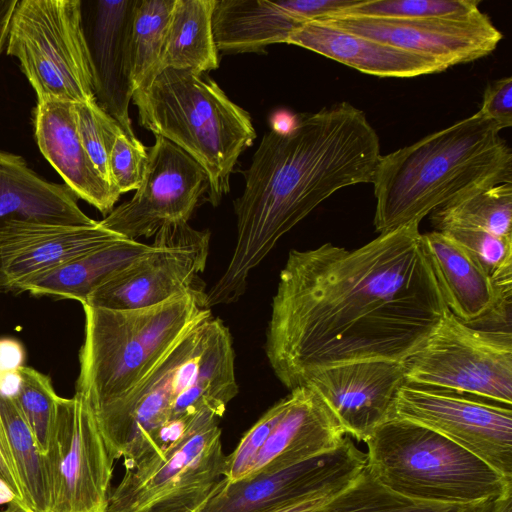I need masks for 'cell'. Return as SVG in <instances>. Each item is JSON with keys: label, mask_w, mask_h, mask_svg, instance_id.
Here are the masks:
<instances>
[{"label": "cell", "mask_w": 512, "mask_h": 512, "mask_svg": "<svg viewBox=\"0 0 512 512\" xmlns=\"http://www.w3.org/2000/svg\"><path fill=\"white\" fill-rule=\"evenodd\" d=\"M447 308L419 224L349 250H291L272 301L265 351L291 390L314 371L366 360L405 363Z\"/></svg>", "instance_id": "cell-1"}, {"label": "cell", "mask_w": 512, "mask_h": 512, "mask_svg": "<svg viewBox=\"0 0 512 512\" xmlns=\"http://www.w3.org/2000/svg\"><path fill=\"white\" fill-rule=\"evenodd\" d=\"M380 156L376 130L345 101L300 115L287 132L265 133L233 202L235 248L207 293L208 307L237 301L250 272L320 203L347 186L372 183Z\"/></svg>", "instance_id": "cell-2"}, {"label": "cell", "mask_w": 512, "mask_h": 512, "mask_svg": "<svg viewBox=\"0 0 512 512\" xmlns=\"http://www.w3.org/2000/svg\"><path fill=\"white\" fill-rule=\"evenodd\" d=\"M229 329L209 315L188 329L128 395L94 412L114 460L131 469L160 449L163 431L218 422L237 395Z\"/></svg>", "instance_id": "cell-3"}, {"label": "cell", "mask_w": 512, "mask_h": 512, "mask_svg": "<svg viewBox=\"0 0 512 512\" xmlns=\"http://www.w3.org/2000/svg\"><path fill=\"white\" fill-rule=\"evenodd\" d=\"M512 182V152L480 111L419 141L381 155L373 178L374 226L411 223L477 187Z\"/></svg>", "instance_id": "cell-4"}, {"label": "cell", "mask_w": 512, "mask_h": 512, "mask_svg": "<svg viewBox=\"0 0 512 512\" xmlns=\"http://www.w3.org/2000/svg\"><path fill=\"white\" fill-rule=\"evenodd\" d=\"M139 124L196 161L208 179V201L217 206L230 191L241 153L256 139L250 114L210 77L165 69L135 91Z\"/></svg>", "instance_id": "cell-5"}, {"label": "cell", "mask_w": 512, "mask_h": 512, "mask_svg": "<svg viewBox=\"0 0 512 512\" xmlns=\"http://www.w3.org/2000/svg\"><path fill=\"white\" fill-rule=\"evenodd\" d=\"M83 310L85 333L76 392L93 411L133 391L188 329L212 314L203 289L149 308L83 305Z\"/></svg>", "instance_id": "cell-6"}, {"label": "cell", "mask_w": 512, "mask_h": 512, "mask_svg": "<svg viewBox=\"0 0 512 512\" xmlns=\"http://www.w3.org/2000/svg\"><path fill=\"white\" fill-rule=\"evenodd\" d=\"M365 444L368 473L409 499L476 505L512 491V479L446 437L409 421L385 420Z\"/></svg>", "instance_id": "cell-7"}, {"label": "cell", "mask_w": 512, "mask_h": 512, "mask_svg": "<svg viewBox=\"0 0 512 512\" xmlns=\"http://www.w3.org/2000/svg\"><path fill=\"white\" fill-rule=\"evenodd\" d=\"M7 54L18 59L37 102L95 99L81 0L18 1L10 23Z\"/></svg>", "instance_id": "cell-8"}, {"label": "cell", "mask_w": 512, "mask_h": 512, "mask_svg": "<svg viewBox=\"0 0 512 512\" xmlns=\"http://www.w3.org/2000/svg\"><path fill=\"white\" fill-rule=\"evenodd\" d=\"M405 383L512 405V335L471 326L448 308L405 362Z\"/></svg>", "instance_id": "cell-9"}, {"label": "cell", "mask_w": 512, "mask_h": 512, "mask_svg": "<svg viewBox=\"0 0 512 512\" xmlns=\"http://www.w3.org/2000/svg\"><path fill=\"white\" fill-rule=\"evenodd\" d=\"M221 436L218 422L212 423L125 469L106 512H193L223 477Z\"/></svg>", "instance_id": "cell-10"}, {"label": "cell", "mask_w": 512, "mask_h": 512, "mask_svg": "<svg viewBox=\"0 0 512 512\" xmlns=\"http://www.w3.org/2000/svg\"><path fill=\"white\" fill-rule=\"evenodd\" d=\"M44 456L51 487L50 512H106L115 460L90 404L80 393L59 397Z\"/></svg>", "instance_id": "cell-11"}, {"label": "cell", "mask_w": 512, "mask_h": 512, "mask_svg": "<svg viewBox=\"0 0 512 512\" xmlns=\"http://www.w3.org/2000/svg\"><path fill=\"white\" fill-rule=\"evenodd\" d=\"M428 428L512 479V410L488 399L456 391L404 383L387 419Z\"/></svg>", "instance_id": "cell-12"}, {"label": "cell", "mask_w": 512, "mask_h": 512, "mask_svg": "<svg viewBox=\"0 0 512 512\" xmlns=\"http://www.w3.org/2000/svg\"><path fill=\"white\" fill-rule=\"evenodd\" d=\"M154 236L149 252L94 290L82 305L113 310L149 308L203 289L199 275L207 263L209 230L176 222L162 226Z\"/></svg>", "instance_id": "cell-13"}, {"label": "cell", "mask_w": 512, "mask_h": 512, "mask_svg": "<svg viewBox=\"0 0 512 512\" xmlns=\"http://www.w3.org/2000/svg\"><path fill=\"white\" fill-rule=\"evenodd\" d=\"M147 154L143 179L134 196L99 221L126 239L151 237L166 224L188 222L208 191L205 171L167 139L155 136Z\"/></svg>", "instance_id": "cell-14"}, {"label": "cell", "mask_w": 512, "mask_h": 512, "mask_svg": "<svg viewBox=\"0 0 512 512\" xmlns=\"http://www.w3.org/2000/svg\"><path fill=\"white\" fill-rule=\"evenodd\" d=\"M366 453L345 437L339 446L274 474L228 483L221 478L193 512H268L325 488L354 480Z\"/></svg>", "instance_id": "cell-15"}, {"label": "cell", "mask_w": 512, "mask_h": 512, "mask_svg": "<svg viewBox=\"0 0 512 512\" xmlns=\"http://www.w3.org/2000/svg\"><path fill=\"white\" fill-rule=\"evenodd\" d=\"M319 21L435 59L448 68L489 55L503 37L483 12L469 19L336 15Z\"/></svg>", "instance_id": "cell-16"}, {"label": "cell", "mask_w": 512, "mask_h": 512, "mask_svg": "<svg viewBox=\"0 0 512 512\" xmlns=\"http://www.w3.org/2000/svg\"><path fill=\"white\" fill-rule=\"evenodd\" d=\"M405 373L402 362L357 361L314 371L302 386H310L323 398L346 435L365 443L387 420Z\"/></svg>", "instance_id": "cell-17"}, {"label": "cell", "mask_w": 512, "mask_h": 512, "mask_svg": "<svg viewBox=\"0 0 512 512\" xmlns=\"http://www.w3.org/2000/svg\"><path fill=\"white\" fill-rule=\"evenodd\" d=\"M136 0H81L82 29L98 105L132 141H140L129 116L128 40Z\"/></svg>", "instance_id": "cell-18"}, {"label": "cell", "mask_w": 512, "mask_h": 512, "mask_svg": "<svg viewBox=\"0 0 512 512\" xmlns=\"http://www.w3.org/2000/svg\"><path fill=\"white\" fill-rule=\"evenodd\" d=\"M120 238L99 221L68 225L8 220L0 226V285L12 288Z\"/></svg>", "instance_id": "cell-19"}, {"label": "cell", "mask_w": 512, "mask_h": 512, "mask_svg": "<svg viewBox=\"0 0 512 512\" xmlns=\"http://www.w3.org/2000/svg\"><path fill=\"white\" fill-rule=\"evenodd\" d=\"M289 405L243 479L274 474L333 450L346 437L335 414L310 386L291 390Z\"/></svg>", "instance_id": "cell-20"}, {"label": "cell", "mask_w": 512, "mask_h": 512, "mask_svg": "<svg viewBox=\"0 0 512 512\" xmlns=\"http://www.w3.org/2000/svg\"><path fill=\"white\" fill-rule=\"evenodd\" d=\"M73 104L55 99L38 101L33 112L35 139L43 156L76 196L106 216L120 193L102 177L85 151Z\"/></svg>", "instance_id": "cell-21"}, {"label": "cell", "mask_w": 512, "mask_h": 512, "mask_svg": "<svg viewBox=\"0 0 512 512\" xmlns=\"http://www.w3.org/2000/svg\"><path fill=\"white\" fill-rule=\"evenodd\" d=\"M422 241L447 308L472 324L491 316L510 318L512 289H502L462 246L440 231L422 234Z\"/></svg>", "instance_id": "cell-22"}, {"label": "cell", "mask_w": 512, "mask_h": 512, "mask_svg": "<svg viewBox=\"0 0 512 512\" xmlns=\"http://www.w3.org/2000/svg\"><path fill=\"white\" fill-rule=\"evenodd\" d=\"M287 43L378 77L411 78L448 69L435 59L321 21L303 24L289 36Z\"/></svg>", "instance_id": "cell-23"}, {"label": "cell", "mask_w": 512, "mask_h": 512, "mask_svg": "<svg viewBox=\"0 0 512 512\" xmlns=\"http://www.w3.org/2000/svg\"><path fill=\"white\" fill-rule=\"evenodd\" d=\"M66 185L50 182L19 155L0 150V226L8 220L93 225Z\"/></svg>", "instance_id": "cell-24"}, {"label": "cell", "mask_w": 512, "mask_h": 512, "mask_svg": "<svg viewBox=\"0 0 512 512\" xmlns=\"http://www.w3.org/2000/svg\"><path fill=\"white\" fill-rule=\"evenodd\" d=\"M305 24L286 1L216 0L212 30L218 51H260L289 36Z\"/></svg>", "instance_id": "cell-25"}, {"label": "cell", "mask_w": 512, "mask_h": 512, "mask_svg": "<svg viewBox=\"0 0 512 512\" xmlns=\"http://www.w3.org/2000/svg\"><path fill=\"white\" fill-rule=\"evenodd\" d=\"M152 248L120 238L56 268L18 283L14 289L38 296L73 299L83 304L106 281L126 269Z\"/></svg>", "instance_id": "cell-26"}, {"label": "cell", "mask_w": 512, "mask_h": 512, "mask_svg": "<svg viewBox=\"0 0 512 512\" xmlns=\"http://www.w3.org/2000/svg\"><path fill=\"white\" fill-rule=\"evenodd\" d=\"M216 0H175L154 77L165 69L204 74L219 67L212 30Z\"/></svg>", "instance_id": "cell-27"}, {"label": "cell", "mask_w": 512, "mask_h": 512, "mask_svg": "<svg viewBox=\"0 0 512 512\" xmlns=\"http://www.w3.org/2000/svg\"><path fill=\"white\" fill-rule=\"evenodd\" d=\"M0 416L23 495L30 512H50L51 487L45 456L15 397L0 395Z\"/></svg>", "instance_id": "cell-28"}, {"label": "cell", "mask_w": 512, "mask_h": 512, "mask_svg": "<svg viewBox=\"0 0 512 512\" xmlns=\"http://www.w3.org/2000/svg\"><path fill=\"white\" fill-rule=\"evenodd\" d=\"M436 231L472 228L512 237V182L471 189L432 212Z\"/></svg>", "instance_id": "cell-29"}, {"label": "cell", "mask_w": 512, "mask_h": 512, "mask_svg": "<svg viewBox=\"0 0 512 512\" xmlns=\"http://www.w3.org/2000/svg\"><path fill=\"white\" fill-rule=\"evenodd\" d=\"M175 0H136L128 40L132 92L154 78Z\"/></svg>", "instance_id": "cell-30"}, {"label": "cell", "mask_w": 512, "mask_h": 512, "mask_svg": "<svg viewBox=\"0 0 512 512\" xmlns=\"http://www.w3.org/2000/svg\"><path fill=\"white\" fill-rule=\"evenodd\" d=\"M484 504L448 505L409 499L383 487L364 468L314 512H480Z\"/></svg>", "instance_id": "cell-31"}, {"label": "cell", "mask_w": 512, "mask_h": 512, "mask_svg": "<svg viewBox=\"0 0 512 512\" xmlns=\"http://www.w3.org/2000/svg\"><path fill=\"white\" fill-rule=\"evenodd\" d=\"M479 5V0H359L338 15L394 19H469L482 13Z\"/></svg>", "instance_id": "cell-32"}, {"label": "cell", "mask_w": 512, "mask_h": 512, "mask_svg": "<svg viewBox=\"0 0 512 512\" xmlns=\"http://www.w3.org/2000/svg\"><path fill=\"white\" fill-rule=\"evenodd\" d=\"M20 387L15 397L24 414L40 452H47L54 427L59 397L50 378L34 368L18 369Z\"/></svg>", "instance_id": "cell-33"}, {"label": "cell", "mask_w": 512, "mask_h": 512, "mask_svg": "<svg viewBox=\"0 0 512 512\" xmlns=\"http://www.w3.org/2000/svg\"><path fill=\"white\" fill-rule=\"evenodd\" d=\"M73 111L77 132L85 151L102 177L112 185L109 154L115 139L124 131L118 122L98 105L96 99L74 103Z\"/></svg>", "instance_id": "cell-34"}, {"label": "cell", "mask_w": 512, "mask_h": 512, "mask_svg": "<svg viewBox=\"0 0 512 512\" xmlns=\"http://www.w3.org/2000/svg\"><path fill=\"white\" fill-rule=\"evenodd\" d=\"M462 246L502 289H512V237L472 228L440 231Z\"/></svg>", "instance_id": "cell-35"}, {"label": "cell", "mask_w": 512, "mask_h": 512, "mask_svg": "<svg viewBox=\"0 0 512 512\" xmlns=\"http://www.w3.org/2000/svg\"><path fill=\"white\" fill-rule=\"evenodd\" d=\"M289 394L272 405L242 436L236 448L226 455L223 479L243 480L252 469L261 449L289 405Z\"/></svg>", "instance_id": "cell-36"}, {"label": "cell", "mask_w": 512, "mask_h": 512, "mask_svg": "<svg viewBox=\"0 0 512 512\" xmlns=\"http://www.w3.org/2000/svg\"><path fill=\"white\" fill-rule=\"evenodd\" d=\"M147 157L141 141L134 142L124 133L117 136L109 154V171L111 183L120 195L139 187Z\"/></svg>", "instance_id": "cell-37"}, {"label": "cell", "mask_w": 512, "mask_h": 512, "mask_svg": "<svg viewBox=\"0 0 512 512\" xmlns=\"http://www.w3.org/2000/svg\"><path fill=\"white\" fill-rule=\"evenodd\" d=\"M479 111L501 131L512 126V77L488 84Z\"/></svg>", "instance_id": "cell-38"}, {"label": "cell", "mask_w": 512, "mask_h": 512, "mask_svg": "<svg viewBox=\"0 0 512 512\" xmlns=\"http://www.w3.org/2000/svg\"><path fill=\"white\" fill-rule=\"evenodd\" d=\"M352 481L325 488L301 499L278 506L268 512H314L346 488Z\"/></svg>", "instance_id": "cell-39"}, {"label": "cell", "mask_w": 512, "mask_h": 512, "mask_svg": "<svg viewBox=\"0 0 512 512\" xmlns=\"http://www.w3.org/2000/svg\"><path fill=\"white\" fill-rule=\"evenodd\" d=\"M0 478L4 480L23 505V495L18 476L11 457L8 440L0 416Z\"/></svg>", "instance_id": "cell-40"}, {"label": "cell", "mask_w": 512, "mask_h": 512, "mask_svg": "<svg viewBox=\"0 0 512 512\" xmlns=\"http://www.w3.org/2000/svg\"><path fill=\"white\" fill-rule=\"evenodd\" d=\"M24 349L14 339H0V373L18 370L23 366Z\"/></svg>", "instance_id": "cell-41"}, {"label": "cell", "mask_w": 512, "mask_h": 512, "mask_svg": "<svg viewBox=\"0 0 512 512\" xmlns=\"http://www.w3.org/2000/svg\"><path fill=\"white\" fill-rule=\"evenodd\" d=\"M18 0H0V54L8 41L10 23Z\"/></svg>", "instance_id": "cell-42"}, {"label": "cell", "mask_w": 512, "mask_h": 512, "mask_svg": "<svg viewBox=\"0 0 512 512\" xmlns=\"http://www.w3.org/2000/svg\"><path fill=\"white\" fill-rule=\"evenodd\" d=\"M20 387L18 370L0 373V395L16 397Z\"/></svg>", "instance_id": "cell-43"}, {"label": "cell", "mask_w": 512, "mask_h": 512, "mask_svg": "<svg viewBox=\"0 0 512 512\" xmlns=\"http://www.w3.org/2000/svg\"><path fill=\"white\" fill-rule=\"evenodd\" d=\"M480 512H512V491L486 502Z\"/></svg>", "instance_id": "cell-44"}, {"label": "cell", "mask_w": 512, "mask_h": 512, "mask_svg": "<svg viewBox=\"0 0 512 512\" xmlns=\"http://www.w3.org/2000/svg\"><path fill=\"white\" fill-rule=\"evenodd\" d=\"M16 499L8 484L0 478V505L9 504Z\"/></svg>", "instance_id": "cell-45"}, {"label": "cell", "mask_w": 512, "mask_h": 512, "mask_svg": "<svg viewBox=\"0 0 512 512\" xmlns=\"http://www.w3.org/2000/svg\"><path fill=\"white\" fill-rule=\"evenodd\" d=\"M0 512H30L16 499L10 502L6 509Z\"/></svg>", "instance_id": "cell-46"}]
</instances>
